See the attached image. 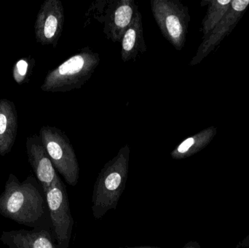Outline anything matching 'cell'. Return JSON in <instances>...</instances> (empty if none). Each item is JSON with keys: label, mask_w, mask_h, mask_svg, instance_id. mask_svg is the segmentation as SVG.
Masks as SVG:
<instances>
[{"label": "cell", "mask_w": 249, "mask_h": 248, "mask_svg": "<svg viewBox=\"0 0 249 248\" xmlns=\"http://www.w3.org/2000/svg\"><path fill=\"white\" fill-rule=\"evenodd\" d=\"M0 215L30 228L52 230L45 193L32 175L20 182L10 173L0 195Z\"/></svg>", "instance_id": "1"}, {"label": "cell", "mask_w": 249, "mask_h": 248, "mask_svg": "<svg viewBox=\"0 0 249 248\" xmlns=\"http://www.w3.org/2000/svg\"><path fill=\"white\" fill-rule=\"evenodd\" d=\"M130 155V147L124 146L99 173L92 197V211L96 219H100L109 211L116 209L125 189Z\"/></svg>", "instance_id": "2"}, {"label": "cell", "mask_w": 249, "mask_h": 248, "mask_svg": "<svg viewBox=\"0 0 249 248\" xmlns=\"http://www.w3.org/2000/svg\"><path fill=\"white\" fill-rule=\"evenodd\" d=\"M100 61L98 52L86 47L49 71L41 90L48 93H67L81 88L90 80Z\"/></svg>", "instance_id": "3"}, {"label": "cell", "mask_w": 249, "mask_h": 248, "mask_svg": "<svg viewBox=\"0 0 249 248\" xmlns=\"http://www.w3.org/2000/svg\"><path fill=\"white\" fill-rule=\"evenodd\" d=\"M39 135L56 171L70 186H76L80 166L67 135L58 128L48 125L41 128Z\"/></svg>", "instance_id": "4"}, {"label": "cell", "mask_w": 249, "mask_h": 248, "mask_svg": "<svg viewBox=\"0 0 249 248\" xmlns=\"http://www.w3.org/2000/svg\"><path fill=\"white\" fill-rule=\"evenodd\" d=\"M150 4L163 37L177 50H182L190 21L188 7L178 0H152Z\"/></svg>", "instance_id": "5"}, {"label": "cell", "mask_w": 249, "mask_h": 248, "mask_svg": "<svg viewBox=\"0 0 249 248\" xmlns=\"http://www.w3.org/2000/svg\"><path fill=\"white\" fill-rule=\"evenodd\" d=\"M92 5L94 18L104 25L103 32L107 39L121 42L123 36L131 23L139 7L133 0H108Z\"/></svg>", "instance_id": "6"}, {"label": "cell", "mask_w": 249, "mask_h": 248, "mask_svg": "<svg viewBox=\"0 0 249 248\" xmlns=\"http://www.w3.org/2000/svg\"><path fill=\"white\" fill-rule=\"evenodd\" d=\"M54 238L59 248H69L74 227L68 194L61 178L45 194Z\"/></svg>", "instance_id": "7"}, {"label": "cell", "mask_w": 249, "mask_h": 248, "mask_svg": "<svg viewBox=\"0 0 249 248\" xmlns=\"http://www.w3.org/2000/svg\"><path fill=\"white\" fill-rule=\"evenodd\" d=\"M64 9L60 0H45L40 6L35 23L36 42L56 47L64 29Z\"/></svg>", "instance_id": "8"}, {"label": "cell", "mask_w": 249, "mask_h": 248, "mask_svg": "<svg viewBox=\"0 0 249 248\" xmlns=\"http://www.w3.org/2000/svg\"><path fill=\"white\" fill-rule=\"evenodd\" d=\"M249 6V0L232 1L231 8L226 16L207 36L203 37V42L199 46L196 55L190 61V65L191 66L200 64L232 32Z\"/></svg>", "instance_id": "9"}, {"label": "cell", "mask_w": 249, "mask_h": 248, "mask_svg": "<svg viewBox=\"0 0 249 248\" xmlns=\"http://www.w3.org/2000/svg\"><path fill=\"white\" fill-rule=\"evenodd\" d=\"M28 160L44 193L59 179L39 135L28 137L26 142Z\"/></svg>", "instance_id": "10"}, {"label": "cell", "mask_w": 249, "mask_h": 248, "mask_svg": "<svg viewBox=\"0 0 249 248\" xmlns=\"http://www.w3.org/2000/svg\"><path fill=\"white\" fill-rule=\"evenodd\" d=\"M0 241L8 248H59L50 230L3 231Z\"/></svg>", "instance_id": "11"}, {"label": "cell", "mask_w": 249, "mask_h": 248, "mask_svg": "<svg viewBox=\"0 0 249 248\" xmlns=\"http://www.w3.org/2000/svg\"><path fill=\"white\" fill-rule=\"evenodd\" d=\"M18 114L14 103L8 99L0 100V155L11 151L18 132Z\"/></svg>", "instance_id": "12"}, {"label": "cell", "mask_w": 249, "mask_h": 248, "mask_svg": "<svg viewBox=\"0 0 249 248\" xmlns=\"http://www.w3.org/2000/svg\"><path fill=\"white\" fill-rule=\"evenodd\" d=\"M121 58L124 62L135 61L138 55L146 52L143 23L140 12H137L121 40Z\"/></svg>", "instance_id": "13"}, {"label": "cell", "mask_w": 249, "mask_h": 248, "mask_svg": "<svg viewBox=\"0 0 249 248\" xmlns=\"http://www.w3.org/2000/svg\"><path fill=\"white\" fill-rule=\"evenodd\" d=\"M216 132V127H209L186 138L171 151V157L174 160H183L200 152L212 142Z\"/></svg>", "instance_id": "14"}, {"label": "cell", "mask_w": 249, "mask_h": 248, "mask_svg": "<svg viewBox=\"0 0 249 248\" xmlns=\"http://www.w3.org/2000/svg\"><path fill=\"white\" fill-rule=\"evenodd\" d=\"M232 0H207L201 1L202 6H207L206 16L202 21L203 37L223 19L231 8Z\"/></svg>", "instance_id": "15"}, {"label": "cell", "mask_w": 249, "mask_h": 248, "mask_svg": "<svg viewBox=\"0 0 249 248\" xmlns=\"http://www.w3.org/2000/svg\"><path fill=\"white\" fill-rule=\"evenodd\" d=\"M35 66V60L32 56L20 58L16 61L13 66V80L18 84L28 83Z\"/></svg>", "instance_id": "16"}, {"label": "cell", "mask_w": 249, "mask_h": 248, "mask_svg": "<svg viewBox=\"0 0 249 248\" xmlns=\"http://www.w3.org/2000/svg\"><path fill=\"white\" fill-rule=\"evenodd\" d=\"M235 248H249V234L242 241L240 242Z\"/></svg>", "instance_id": "17"}, {"label": "cell", "mask_w": 249, "mask_h": 248, "mask_svg": "<svg viewBox=\"0 0 249 248\" xmlns=\"http://www.w3.org/2000/svg\"><path fill=\"white\" fill-rule=\"evenodd\" d=\"M182 248H202L197 242L196 241H190L184 245V247Z\"/></svg>", "instance_id": "18"}, {"label": "cell", "mask_w": 249, "mask_h": 248, "mask_svg": "<svg viewBox=\"0 0 249 248\" xmlns=\"http://www.w3.org/2000/svg\"><path fill=\"white\" fill-rule=\"evenodd\" d=\"M124 248H160L151 247V246H139V247Z\"/></svg>", "instance_id": "19"}]
</instances>
